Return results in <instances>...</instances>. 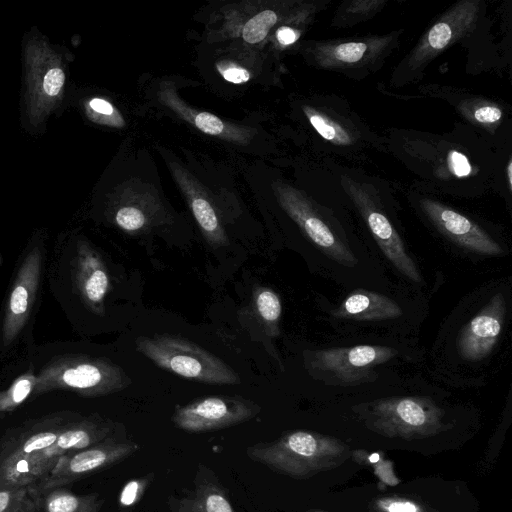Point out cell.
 <instances>
[{
  "instance_id": "obj_11",
  "label": "cell",
  "mask_w": 512,
  "mask_h": 512,
  "mask_svg": "<svg viewBox=\"0 0 512 512\" xmlns=\"http://www.w3.org/2000/svg\"><path fill=\"white\" fill-rule=\"evenodd\" d=\"M41 264V251L34 247L19 267L4 312L2 340L5 346L17 338L29 318L39 288Z\"/></svg>"
},
{
  "instance_id": "obj_36",
  "label": "cell",
  "mask_w": 512,
  "mask_h": 512,
  "mask_svg": "<svg viewBox=\"0 0 512 512\" xmlns=\"http://www.w3.org/2000/svg\"><path fill=\"white\" fill-rule=\"evenodd\" d=\"M507 178H508V182H509V188L511 189V185H512V161L511 160H509L508 165H507Z\"/></svg>"
},
{
  "instance_id": "obj_37",
  "label": "cell",
  "mask_w": 512,
  "mask_h": 512,
  "mask_svg": "<svg viewBox=\"0 0 512 512\" xmlns=\"http://www.w3.org/2000/svg\"><path fill=\"white\" fill-rule=\"evenodd\" d=\"M378 460H379V455H378V454H372V455L370 456V461H371V462H376V461H378Z\"/></svg>"
},
{
  "instance_id": "obj_1",
  "label": "cell",
  "mask_w": 512,
  "mask_h": 512,
  "mask_svg": "<svg viewBox=\"0 0 512 512\" xmlns=\"http://www.w3.org/2000/svg\"><path fill=\"white\" fill-rule=\"evenodd\" d=\"M73 55L36 26L21 41L20 124L32 136L43 135L52 117L69 104L68 75Z\"/></svg>"
},
{
  "instance_id": "obj_24",
  "label": "cell",
  "mask_w": 512,
  "mask_h": 512,
  "mask_svg": "<svg viewBox=\"0 0 512 512\" xmlns=\"http://www.w3.org/2000/svg\"><path fill=\"white\" fill-rule=\"evenodd\" d=\"M37 376L29 370L20 375L4 391H0V412H10L19 407L30 395H33Z\"/></svg>"
},
{
  "instance_id": "obj_22",
  "label": "cell",
  "mask_w": 512,
  "mask_h": 512,
  "mask_svg": "<svg viewBox=\"0 0 512 512\" xmlns=\"http://www.w3.org/2000/svg\"><path fill=\"white\" fill-rule=\"evenodd\" d=\"M253 302L256 313L267 333L271 336H277L282 314V303L278 294L270 288L258 287L254 291Z\"/></svg>"
},
{
  "instance_id": "obj_13",
  "label": "cell",
  "mask_w": 512,
  "mask_h": 512,
  "mask_svg": "<svg viewBox=\"0 0 512 512\" xmlns=\"http://www.w3.org/2000/svg\"><path fill=\"white\" fill-rule=\"evenodd\" d=\"M505 315V298L501 293L494 294L462 329L458 338L461 357L469 361L487 357L499 340Z\"/></svg>"
},
{
  "instance_id": "obj_12",
  "label": "cell",
  "mask_w": 512,
  "mask_h": 512,
  "mask_svg": "<svg viewBox=\"0 0 512 512\" xmlns=\"http://www.w3.org/2000/svg\"><path fill=\"white\" fill-rule=\"evenodd\" d=\"M420 205L434 226L461 247L484 255L503 253L500 245L466 216L430 199H422Z\"/></svg>"
},
{
  "instance_id": "obj_25",
  "label": "cell",
  "mask_w": 512,
  "mask_h": 512,
  "mask_svg": "<svg viewBox=\"0 0 512 512\" xmlns=\"http://www.w3.org/2000/svg\"><path fill=\"white\" fill-rule=\"evenodd\" d=\"M305 113L314 129L327 141L337 145H350L353 138L338 122L312 108Z\"/></svg>"
},
{
  "instance_id": "obj_15",
  "label": "cell",
  "mask_w": 512,
  "mask_h": 512,
  "mask_svg": "<svg viewBox=\"0 0 512 512\" xmlns=\"http://www.w3.org/2000/svg\"><path fill=\"white\" fill-rule=\"evenodd\" d=\"M74 280L85 305L94 313L102 314L110 289V276L101 256L84 242L77 245Z\"/></svg>"
},
{
  "instance_id": "obj_27",
  "label": "cell",
  "mask_w": 512,
  "mask_h": 512,
  "mask_svg": "<svg viewBox=\"0 0 512 512\" xmlns=\"http://www.w3.org/2000/svg\"><path fill=\"white\" fill-rule=\"evenodd\" d=\"M115 223L126 232L140 231L147 225V217L141 209L123 206L115 213Z\"/></svg>"
},
{
  "instance_id": "obj_23",
  "label": "cell",
  "mask_w": 512,
  "mask_h": 512,
  "mask_svg": "<svg viewBox=\"0 0 512 512\" xmlns=\"http://www.w3.org/2000/svg\"><path fill=\"white\" fill-rule=\"evenodd\" d=\"M191 209L203 234L213 246H220L227 243L217 215L211 204L203 198H194L191 202Z\"/></svg>"
},
{
  "instance_id": "obj_19",
  "label": "cell",
  "mask_w": 512,
  "mask_h": 512,
  "mask_svg": "<svg viewBox=\"0 0 512 512\" xmlns=\"http://www.w3.org/2000/svg\"><path fill=\"white\" fill-rule=\"evenodd\" d=\"M428 404L427 399L418 397L388 399L381 401L377 410L387 417H395L404 425L421 427L437 417L435 407Z\"/></svg>"
},
{
  "instance_id": "obj_29",
  "label": "cell",
  "mask_w": 512,
  "mask_h": 512,
  "mask_svg": "<svg viewBox=\"0 0 512 512\" xmlns=\"http://www.w3.org/2000/svg\"><path fill=\"white\" fill-rule=\"evenodd\" d=\"M195 125L199 130L210 135H218L223 129V122L213 114L202 112L195 117Z\"/></svg>"
},
{
  "instance_id": "obj_7",
  "label": "cell",
  "mask_w": 512,
  "mask_h": 512,
  "mask_svg": "<svg viewBox=\"0 0 512 512\" xmlns=\"http://www.w3.org/2000/svg\"><path fill=\"white\" fill-rule=\"evenodd\" d=\"M479 4L474 0L461 1L443 14L403 61L400 66L403 75H416L446 47L472 30L480 11Z\"/></svg>"
},
{
  "instance_id": "obj_4",
  "label": "cell",
  "mask_w": 512,
  "mask_h": 512,
  "mask_svg": "<svg viewBox=\"0 0 512 512\" xmlns=\"http://www.w3.org/2000/svg\"><path fill=\"white\" fill-rule=\"evenodd\" d=\"M112 431V425L99 417L71 419L53 444L27 459L1 488L36 484L60 457L102 442Z\"/></svg>"
},
{
  "instance_id": "obj_28",
  "label": "cell",
  "mask_w": 512,
  "mask_h": 512,
  "mask_svg": "<svg viewBox=\"0 0 512 512\" xmlns=\"http://www.w3.org/2000/svg\"><path fill=\"white\" fill-rule=\"evenodd\" d=\"M148 478L133 479L129 481L122 489L119 502L122 506H131L135 504L142 496L143 491L148 485Z\"/></svg>"
},
{
  "instance_id": "obj_14",
  "label": "cell",
  "mask_w": 512,
  "mask_h": 512,
  "mask_svg": "<svg viewBox=\"0 0 512 512\" xmlns=\"http://www.w3.org/2000/svg\"><path fill=\"white\" fill-rule=\"evenodd\" d=\"M284 204L290 216L326 256L347 267H354L357 264L358 260L351 250L332 232L306 200L290 194Z\"/></svg>"
},
{
  "instance_id": "obj_10",
  "label": "cell",
  "mask_w": 512,
  "mask_h": 512,
  "mask_svg": "<svg viewBox=\"0 0 512 512\" xmlns=\"http://www.w3.org/2000/svg\"><path fill=\"white\" fill-rule=\"evenodd\" d=\"M69 421L60 415L42 418L5 440L0 448V488L27 459L53 444Z\"/></svg>"
},
{
  "instance_id": "obj_30",
  "label": "cell",
  "mask_w": 512,
  "mask_h": 512,
  "mask_svg": "<svg viewBox=\"0 0 512 512\" xmlns=\"http://www.w3.org/2000/svg\"><path fill=\"white\" fill-rule=\"evenodd\" d=\"M450 170L458 177H465L471 173V165L465 155L458 151H451L448 156Z\"/></svg>"
},
{
  "instance_id": "obj_2",
  "label": "cell",
  "mask_w": 512,
  "mask_h": 512,
  "mask_svg": "<svg viewBox=\"0 0 512 512\" xmlns=\"http://www.w3.org/2000/svg\"><path fill=\"white\" fill-rule=\"evenodd\" d=\"M136 349L158 367L181 377L208 384H238L240 378L227 363L182 337L155 334L136 339Z\"/></svg>"
},
{
  "instance_id": "obj_6",
  "label": "cell",
  "mask_w": 512,
  "mask_h": 512,
  "mask_svg": "<svg viewBox=\"0 0 512 512\" xmlns=\"http://www.w3.org/2000/svg\"><path fill=\"white\" fill-rule=\"evenodd\" d=\"M138 449V444L118 441L112 435L102 442L60 457L51 471L33 486L41 495L64 488L130 457Z\"/></svg>"
},
{
  "instance_id": "obj_17",
  "label": "cell",
  "mask_w": 512,
  "mask_h": 512,
  "mask_svg": "<svg viewBox=\"0 0 512 512\" xmlns=\"http://www.w3.org/2000/svg\"><path fill=\"white\" fill-rule=\"evenodd\" d=\"M402 309L391 298L373 291L356 290L332 311L336 318L359 321L394 319L402 315Z\"/></svg>"
},
{
  "instance_id": "obj_21",
  "label": "cell",
  "mask_w": 512,
  "mask_h": 512,
  "mask_svg": "<svg viewBox=\"0 0 512 512\" xmlns=\"http://www.w3.org/2000/svg\"><path fill=\"white\" fill-rule=\"evenodd\" d=\"M42 511V495L33 485L0 488V512Z\"/></svg>"
},
{
  "instance_id": "obj_20",
  "label": "cell",
  "mask_w": 512,
  "mask_h": 512,
  "mask_svg": "<svg viewBox=\"0 0 512 512\" xmlns=\"http://www.w3.org/2000/svg\"><path fill=\"white\" fill-rule=\"evenodd\" d=\"M103 504L104 499L98 493L78 495L57 488L42 495L44 512H99Z\"/></svg>"
},
{
  "instance_id": "obj_18",
  "label": "cell",
  "mask_w": 512,
  "mask_h": 512,
  "mask_svg": "<svg viewBox=\"0 0 512 512\" xmlns=\"http://www.w3.org/2000/svg\"><path fill=\"white\" fill-rule=\"evenodd\" d=\"M173 512H237L218 483L204 479L176 501Z\"/></svg>"
},
{
  "instance_id": "obj_31",
  "label": "cell",
  "mask_w": 512,
  "mask_h": 512,
  "mask_svg": "<svg viewBox=\"0 0 512 512\" xmlns=\"http://www.w3.org/2000/svg\"><path fill=\"white\" fill-rule=\"evenodd\" d=\"M473 116L476 121L483 124H491L498 122L502 117V111L495 105H484L478 107Z\"/></svg>"
},
{
  "instance_id": "obj_38",
  "label": "cell",
  "mask_w": 512,
  "mask_h": 512,
  "mask_svg": "<svg viewBox=\"0 0 512 512\" xmlns=\"http://www.w3.org/2000/svg\"><path fill=\"white\" fill-rule=\"evenodd\" d=\"M0 264H1V256H0Z\"/></svg>"
},
{
  "instance_id": "obj_16",
  "label": "cell",
  "mask_w": 512,
  "mask_h": 512,
  "mask_svg": "<svg viewBox=\"0 0 512 512\" xmlns=\"http://www.w3.org/2000/svg\"><path fill=\"white\" fill-rule=\"evenodd\" d=\"M390 42V38H374L368 41L324 43L317 49V58L325 68L359 67L376 59Z\"/></svg>"
},
{
  "instance_id": "obj_3",
  "label": "cell",
  "mask_w": 512,
  "mask_h": 512,
  "mask_svg": "<svg viewBox=\"0 0 512 512\" xmlns=\"http://www.w3.org/2000/svg\"><path fill=\"white\" fill-rule=\"evenodd\" d=\"M130 383L125 371L109 359L73 355L46 365L37 376L33 395L69 390L86 397H97L118 392Z\"/></svg>"
},
{
  "instance_id": "obj_26",
  "label": "cell",
  "mask_w": 512,
  "mask_h": 512,
  "mask_svg": "<svg viewBox=\"0 0 512 512\" xmlns=\"http://www.w3.org/2000/svg\"><path fill=\"white\" fill-rule=\"evenodd\" d=\"M276 21L277 15L272 10H264L258 13L244 25V40L251 44L262 41Z\"/></svg>"
},
{
  "instance_id": "obj_34",
  "label": "cell",
  "mask_w": 512,
  "mask_h": 512,
  "mask_svg": "<svg viewBox=\"0 0 512 512\" xmlns=\"http://www.w3.org/2000/svg\"><path fill=\"white\" fill-rule=\"evenodd\" d=\"M297 33L290 27L283 26L277 31V39L282 45H290L297 40Z\"/></svg>"
},
{
  "instance_id": "obj_8",
  "label": "cell",
  "mask_w": 512,
  "mask_h": 512,
  "mask_svg": "<svg viewBox=\"0 0 512 512\" xmlns=\"http://www.w3.org/2000/svg\"><path fill=\"white\" fill-rule=\"evenodd\" d=\"M259 407L239 396H209L175 409L172 421L190 433L223 429L253 418Z\"/></svg>"
},
{
  "instance_id": "obj_5",
  "label": "cell",
  "mask_w": 512,
  "mask_h": 512,
  "mask_svg": "<svg viewBox=\"0 0 512 512\" xmlns=\"http://www.w3.org/2000/svg\"><path fill=\"white\" fill-rule=\"evenodd\" d=\"M397 355L394 348L358 345L305 352L312 375L327 384H359L371 379L372 368Z\"/></svg>"
},
{
  "instance_id": "obj_35",
  "label": "cell",
  "mask_w": 512,
  "mask_h": 512,
  "mask_svg": "<svg viewBox=\"0 0 512 512\" xmlns=\"http://www.w3.org/2000/svg\"><path fill=\"white\" fill-rule=\"evenodd\" d=\"M386 509L388 512H419L417 506L410 502H392Z\"/></svg>"
},
{
  "instance_id": "obj_9",
  "label": "cell",
  "mask_w": 512,
  "mask_h": 512,
  "mask_svg": "<svg viewBox=\"0 0 512 512\" xmlns=\"http://www.w3.org/2000/svg\"><path fill=\"white\" fill-rule=\"evenodd\" d=\"M344 184L386 258L405 277L421 283L422 277L418 267L406 251L400 235L366 189L350 179H345Z\"/></svg>"
},
{
  "instance_id": "obj_32",
  "label": "cell",
  "mask_w": 512,
  "mask_h": 512,
  "mask_svg": "<svg viewBox=\"0 0 512 512\" xmlns=\"http://www.w3.org/2000/svg\"><path fill=\"white\" fill-rule=\"evenodd\" d=\"M225 80L232 83H244L250 78L247 70L239 67H230L222 72Z\"/></svg>"
},
{
  "instance_id": "obj_33",
  "label": "cell",
  "mask_w": 512,
  "mask_h": 512,
  "mask_svg": "<svg viewBox=\"0 0 512 512\" xmlns=\"http://www.w3.org/2000/svg\"><path fill=\"white\" fill-rule=\"evenodd\" d=\"M87 107L90 111L99 115L109 116L114 112L113 106L108 101L97 97L89 100Z\"/></svg>"
}]
</instances>
